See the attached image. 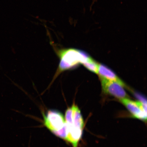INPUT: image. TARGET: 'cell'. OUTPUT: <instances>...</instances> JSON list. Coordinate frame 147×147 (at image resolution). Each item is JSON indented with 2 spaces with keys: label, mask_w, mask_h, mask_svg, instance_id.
Here are the masks:
<instances>
[{
  "label": "cell",
  "mask_w": 147,
  "mask_h": 147,
  "mask_svg": "<svg viewBox=\"0 0 147 147\" xmlns=\"http://www.w3.org/2000/svg\"><path fill=\"white\" fill-rule=\"evenodd\" d=\"M57 55L60 62L53 80L63 71L72 69L79 64H82L90 57L82 51L72 49H60L57 52Z\"/></svg>",
  "instance_id": "1"
},
{
  "label": "cell",
  "mask_w": 147,
  "mask_h": 147,
  "mask_svg": "<svg viewBox=\"0 0 147 147\" xmlns=\"http://www.w3.org/2000/svg\"><path fill=\"white\" fill-rule=\"evenodd\" d=\"M43 115L45 126L57 137L66 141L67 126L63 115L57 110H50Z\"/></svg>",
  "instance_id": "2"
},
{
  "label": "cell",
  "mask_w": 147,
  "mask_h": 147,
  "mask_svg": "<svg viewBox=\"0 0 147 147\" xmlns=\"http://www.w3.org/2000/svg\"><path fill=\"white\" fill-rule=\"evenodd\" d=\"M119 100L134 117L146 122V103L141 101H134L128 98L121 99Z\"/></svg>",
  "instance_id": "3"
},
{
  "label": "cell",
  "mask_w": 147,
  "mask_h": 147,
  "mask_svg": "<svg viewBox=\"0 0 147 147\" xmlns=\"http://www.w3.org/2000/svg\"><path fill=\"white\" fill-rule=\"evenodd\" d=\"M103 91L106 94L119 99L127 98L128 96L124 86L118 82L100 79Z\"/></svg>",
  "instance_id": "4"
},
{
  "label": "cell",
  "mask_w": 147,
  "mask_h": 147,
  "mask_svg": "<svg viewBox=\"0 0 147 147\" xmlns=\"http://www.w3.org/2000/svg\"><path fill=\"white\" fill-rule=\"evenodd\" d=\"M100 79L118 82L125 87L124 83L115 74L105 66L99 64L98 73Z\"/></svg>",
  "instance_id": "5"
},
{
  "label": "cell",
  "mask_w": 147,
  "mask_h": 147,
  "mask_svg": "<svg viewBox=\"0 0 147 147\" xmlns=\"http://www.w3.org/2000/svg\"><path fill=\"white\" fill-rule=\"evenodd\" d=\"M84 67L89 71L93 73L97 74L99 64L90 57L86 62L83 63Z\"/></svg>",
  "instance_id": "6"
}]
</instances>
